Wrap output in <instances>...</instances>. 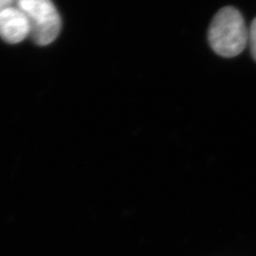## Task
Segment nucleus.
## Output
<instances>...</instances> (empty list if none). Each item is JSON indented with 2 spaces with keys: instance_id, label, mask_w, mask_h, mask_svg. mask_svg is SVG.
Instances as JSON below:
<instances>
[{
  "instance_id": "1",
  "label": "nucleus",
  "mask_w": 256,
  "mask_h": 256,
  "mask_svg": "<svg viewBox=\"0 0 256 256\" xmlns=\"http://www.w3.org/2000/svg\"><path fill=\"white\" fill-rule=\"evenodd\" d=\"M208 40L212 50L222 57L240 54L248 41V30L241 12L234 7L220 10L210 22Z\"/></svg>"
},
{
  "instance_id": "2",
  "label": "nucleus",
  "mask_w": 256,
  "mask_h": 256,
  "mask_svg": "<svg viewBox=\"0 0 256 256\" xmlns=\"http://www.w3.org/2000/svg\"><path fill=\"white\" fill-rule=\"evenodd\" d=\"M18 8L26 16L30 36L39 46L54 42L61 30V18L52 0H16Z\"/></svg>"
},
{
  "instance_id": "3",
  "label": "nucleus",
  "mask_w": 256,
  "mask_h": 256,
  "mask_svg": "<svg viewBox=\"0 0 256 256\" xmlns=\"http://www.w3.org/2000/svg\"><path fill=\"white\" fill-rule=\"evenodd\" d=\"M30 34V23L24 12L14 7L0 12V37L10 44H18Z\"/></svg>"
},
{
  "instance_id": "4",
  "label": "nucleus",
  "mask_w": 256,
  "mask_h": 256,
  "mask_svg": "<svg viewBox=\"0 0 256 256\" xmlns=\"http://www.w3.org/2000/svg\"><path fill=\"white\" fill-rule=\"evenodd\" d=\"M250 52L254 59L256 61V18L252 20L250 27L248 28V41Z\"/></svg>"
},
{
  "instance_id": "5",
  "label": "nucleus",
  "mask_w": 256,
  "mask_h": 256,
  "mask_svg": "<svg viewBox=\"0 0 256 256\" xmlns=\"http://www.w3.org/2000/svg\"><path fill=\"white\" fill-rule=\"evenodd\" d=\"M14 0H0V12L8 7H10V4Z\"/></svg>"
}]
</instances>
